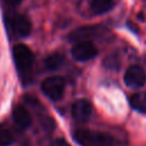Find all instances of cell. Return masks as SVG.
I'll return each instance as SVG.
<instances>
[{"mask_svg":"<svg viewBox=\"0 0 146 146\" xmlns=\"http://www.w3.org/2000/svg\"><path fill=\"white\" fill-rule=\"evenodd\" d=\"M13 57L15 60V65L17 67V72L24 83H27L31 79L32 66H33V54L31 49L25 44H16L13 48Z\"/></svg>","mask_w":146,"mask_h":146,"instance_id":"cell-1","label":"cell"},{"mask_svg":"<svg viewBox=\"0 0 146 146\" xmlns=\"http://www.w3.org/2000/svg\"><path fill=\"white\" fill-rule=\"evenodd\" d=\"M73 137L80 146H115L114 139L105 132L78 129L74 131Z\"/></svg>","mask_w":146,"mask_h":146,"instance_id":"cell-2","label":"cell"},{"mask_svg":"<svg viewBox=\"0 0 146 146\" xmlns=\"http://www.w3.org/2000/svg\"><path fill=\"white\" fill-rule=\"evenodd\" d=\"M6 25L8 31L17 38H23L30 34L31 32V22L30 19L21 14H15L6 18Z\"/></svg>","mask_w":146,"mask_h":146,"instance_id":"cell-3","label":"cell"},{"mask_svg":"<svg viewBox=\"0 0 146 146\" xmlns=\"http://www.w3.org/2000/svg\"><path fill=\"white\" fill-rule=\"evenodd\" d=\"M42 92L51 100H58L63 97L65 91V81L62 76H49L41 83Z\"/></svg>","mask_w":146,"mask_h":146,"instance_id":"cell-4","label":"cell"},{"mask_svg":"<svg viewBox=\"0 0 146 146\" xmlns=\"http://www.w3.org/2000/svg\"><path fill=\"white\" fill-rule=\"evenodd\" d=\"M71 54L75 60L86 62L94 58L97 55V48L90 41H81L72 48Z\"/></svg>","mask_w":146,"mask_h":146,"instance_id":"cell-5","label":"cell"},{"mask_svg":"<svg viewBox=\"0 0 146 146\" xmlns=\"http://www.w3.org/2000/svg\"><path fill=\"white\" fill-rule=\"evenodd\" d=\"M124 82L130 88H140L146 83V74L138 65H131L124 74Z\"/></svg>","mask_w":146,"mask_h":146,"instance_id":"cell-6","label":"cell"},{"mask_svg":"<svg viewBox=\"0 0 146 146\" xmlns=\"http://www.w3.org/2000/svg\"><path fill=\"white\" fill-rule=\"evenodd\" d=\"M92 112L91 104L86 99H79L73 103L72 105V115L79 122L87 121Z\"/></svg>","mask_w":146,"mask_h":146,"instance_id":"cell-7","label":"cell"},{"mask_svg":"<svg viewBox=\"0 0 146 146\" xmlns=\"http://www.w3.org/2000/svg\"><path fill=\"white\" fill-rule=\"evenodd\" d=\"M13 119L15 121V123L17 125H19L21 128H27L31 125L32 122V117L31 114L29 113V111L24 107V106H16L13 111Z\"/></svg>","mask_w":146,"mask_h":146,"instance_id":"cell-8","label":"cell"},{"mask_svg":"<svg viewBox=\"0 0 146 146\" xmlns=\"http://www.w3.org/2000/svg\"><path fill=\"white\" fill-rule=\"evenodd\" d=\"M94 34V27L90 26H82V27H78L74 31H72L70 33V35L67 36L70 41H75V42H81V41H86L88 38H90Z\"/></svg>","mask_w":146,"mask_h":146,"instance_id":"cell-9","label":"cell"},{"mask_svg":"<svg viewBox=\"0 0 146 146\" xmlns=\"http://www.w3.org/2000/svg\"><path fill=\"white\" fill-rule=\"evenodd\" d=\"M64 56L58 52H54L49 56H47L43 60V65L49 71H56L64 64Z\"/></svg>","mask_w":146,"mask_h":146,"instance_id":"cell-10","label":"cell"},{"mask_svg":"<svg viewBox=\"0 0 146 146\" xmlns=\"http://www.w3.org/2000/svg\"><path fill=\"white\" fill-rule=\"evenodd\" d=\"M114 0H91L90 7L94 14H104L113 7Z\"/></svg>","mask_w":146,"mask_h":146,"instance_id":"cell-11","label":"cell"},{"mask_svg":"<svg viewBox=\"0 0 146 146\" xmlns=\"http://www.w3.org/2000/svg\"><path fill=\"white\" fill-rule=\"evenodd\" d=\"M130 104L135 110L139 112H146V92L133 94L130 97Z\"/></svg>","mask_w":146,"mask_h":146,"instance_id":"cell-12","label":"cell"},{"mask_svg":"<svg viewBox=\"0 0 146 146\" xmlns=\"http://www.w3.org/2000/svg\"><path fill=\"white\" fill-rule=\"evenodd\" d=\"M13 135L10 130L5 127H0V146H9L13 144Z\"/></svg>","mask_w":146,"mask_h":146,"instance_id":"cell-13","label":"cell"},{"mask_svg":"<svg viewBox=\"0 0 146 146\" xmlns=\"http://www.w3.org/2000/svg\"><path fill=\"white\" fill-rule=\"evenodd\" d=\"M104 64L108 67V68H113V67H117L119 66V59L111 56V57H107L104 62Z\"/></svg>","mask_w":146,"mask_h":146,"instance_id":"cell-14","label":"cell"},{"mask_svg":"<svg viewBox=\"0 0 146 146\" xmlns=\"http://www.w3.org/2000/svg\"><path fill=\"white\" fill-rule=\"evenodd\" d=\"M50 146H71L65 139H63V138H57V139H55L51 144H50Z\"/></svg>","mask_w":146,"mask_h":146,"instance_id":"cell-15","label":"cell"},{"mask_svg":"<svg viewBox=\"0 0 146 146\" xmlns=\"http://www.w3.org/2000/svg\"><path fill=\"white\" fill-rule=\"evenodd\" d=\"M7 5H11V6H15V5H17V3H19L22 0H3Z\"/></svg>","mask_w":146,"mask_h":146,"instance_id":"cell-16","label":"cell"}]
</instances>
